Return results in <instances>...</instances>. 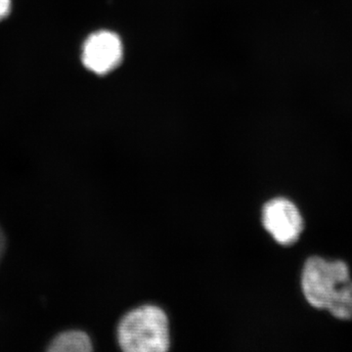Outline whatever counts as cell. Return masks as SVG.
Listing matches in <instances>:
<instances>
[{
  "instance_id": "8992f818",
  "label": "cell",
  "mask_w": 352,
  "mask_h": 352,
  "mask_svg": "<svg viewBox=\"0 0 352 352\" xmlns=\"http://www.w3.org/2000/svg\"><path fill=\"white\" fill-rule=\"evenodd\" d=\"M11 9V0H0V21L6 19Z\"/></svg>"
},
{
  "instance_id": "3957f363",
  "label": "cell",
  "mask_w": 352,
  "mask_h": 352,
  "mask_svg": "<svg viewBox=\"0 0 352 352\" xmlns=\"http://www.w3.org/2000/svg\"><path fill=\"white\" fill-rule=\"evenodd\" d=\"M263 223L273 239L283 245L295 244L305 228L298 207L285 198L272 199L264 205Z\"/></svg>"
},
{
  "instance_id": "5b68a950",
  "label": "cell",
  "mask_w": 352,
  "mask_h": 352,
  "mask_svg": "<svg viewBox=\"0 0 352 352\" xmlns=\"http://www.w3.org/2000/svg\"><path fill=\"white\" fill-rule=\"evenodd\" d=\"M48 351L52 352H89L92 342L82 331H68L57 336L51 342Z\"/></svg>"
},
{
  "instance_id": "6da1fadb",
  "label": "cell",
  "mask_w": 352,
  "mask_h": 352,
  "mask_svg": "<svg viewBox=\"0 0 352 352\" xmlns=\"http://www.w3.org/2000/svg\"><path fill=\"white\" fill-rule=\"evenodd\" d=\"M302 289L311 307L328 310L340 320H351L352 280L344 261L308 258L303 266Z\"/></svg>"
},
{
  "instance_id": "7a4b0ae2",
  "label": "cell",
  "mask_w": 352,
  "mask_h": 352,
  "mask_svg": "<svg viewBox=\"0 0 352 352\" xmlns=\"http://www.w3.org/2000/svg\"><path fill=\"white\" fill-rule=\"evenodd\" d=\"M118 340L126 352H164L170 349L168 319L161 308L144 305L124 315Z\"/></svg>"
},
{
  "instance_id": "52a82bcc",
  "label": "cell",
  "mask_w": 352,
  "mask_h": 352,
  "mask_svg": "<svg viewBox=\"0 0 352 352\" xmlns=\"http://www.w3.org/2000/svg\"><path fill=\"white\" fill-rule=\"evenodd\" d=\"M6 234H4L3 230H2L1 227H0V261H1L2 256H3L4 252H6Z\"/></svg>"
},
{
  "instance_id": "277c9868",
  "label": "cell",
  "mask_w": 352,
  "mask_h": 352,
  "mask_svg": "<svg viewBox=\"0 0 352 352\" xmlns=\"http://www.w3.org/2000/svg\"><path fill=\"white\" fill-rule=\"evenodd\" d=\"M122 44L112 32L90 34L82 46V61L85 68L96 75H106L117 68L122 59Z\"/></svg>"
}]
</instances>
